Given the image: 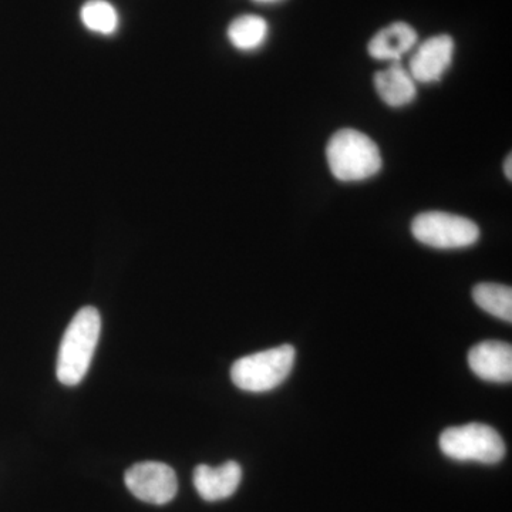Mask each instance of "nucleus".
Here are the masks:
<instances>
[{"label": "nucleus", "mask_w": 512, "mask_h": 512, "mask_svg": "<svg viewBox=\"0 0 512 512\" xmlns=\"http://www.w3.org/2000/svg\"><path fill=\"white\" fill-rule=\"evenodd\" d=\"M101 316L93 306H84L64 332L57 357L56 375L64 386H77L92 365L99 343Z\"/></svg>", "instance_id": "f257e3e1"}, {"label": "nucleus", "mask_w": 512, "mask_h": 512, "mask_svg": "<svg viewBox=\"0 0 512 512\" xmlns=\"http://www.w3.org/2000/svg\"><path fill=\"white\" fill-rule=\"evenodd\" d=\"M330 171L340 181H363L379 173L382 154L375 141L365 133L345 128L330 138L326 147Z\"/></svg>", "instance_id": "f03ea898"}, {"label": "nucleus", "mask_w": 512, "mask_h": 512, "mask_svg": "<svg viewBox=\"0 0 512 512\" xmlns=\"http://www.w3.org/2000/svg\"><path fill=\"white\" fill-rule=\"evenodd\" d=\"M295 349L291 345L242 357L232 365L231 379L245 392L265 393L285 382L292 372Z\"/></svg>", "instance_id": "7ed1b4c3"}, {"label": "nucleus", "mask_w": 512, "mask_h": 512, "mask_svg": "<svg viewBox=\"0 0 512 512\" xmlns=\"http://www.w3.org/2000/svg\"><path fill=\"white\" fill-rule=\"evenodd\" d=\"M440 448L444 456L457 461H477L497 464L505 456L503 437L487 424L470 423L450 427L440 436Z\"/></svg>", "instance_id": "20e7f679"}, {"label": "nucleus", "mask_w": 512, "mask_h": 512, "mask_svg": "<svg viewBox=\"0 0 512 512\" xmlns=\"http://www.w3.org/2000/svg\"><path fill=\"white\" fill-rule=\"evenodd\" d=\"M412 232L421 244L437 249L468 248L480 239L476 222L440 211L417 215L412 222Z\"/></svg>", "instance_id": "39448f33"}, {"label": "nucleus", "mask_w": 512, "mask_h": 512, "mask_svg": "<svg viewBox=\"0 0 512 512\" xmlns=\"http://www.w3.org/2000/svg\"><path fill=\"white\" fill-rule=\"evenodd\" d=\"M130 493L144 503L164 505L177 495L178 480L170 466L158 461H143L128 468L124 474Z\"/></svg>", "instance_id": "423d86ee"}, {"label": "nucleus", "mask_w": 512, "mask_h": 512, "mask_svg": "<svg viewBox=\"0 0 512 512\" xmlns=\"http://www.w3.org/2000/svg\"><path fill=\"white\" fill-rule=\"evenodd\" d=\"M453 55L454 40L448 35L433 36L421 43L409 64L414 82H439L453 62Z\"/></svg>", "instance_id": "0eeeda50"}, {"label": "nucleus", "mask_w": 512, "mask_h": 512, "mask_svg": "<svg viewBox=\"0 0 512 512\" xmlns=\"http://www.w3.org/2000/svg\"><path fill=\"white\" fill-rule=\"evenodd\" d=\"M468 365L480 379L487 382L511 383V345L498 340L478 343L468 353Z\"/></svg>", "instance_id": "6e6552de"}, {"label": "nucleus", "mask_w": 512, "mask_h": 512, "mask_svg": "<svg viewBox=\"0 0 512 512\" xmlns=\"http://www.w3.org/2000/svg\"><path fill=\"white\" fill-rule=\"evenodd\" d=\"M194 487L202 500L208 503L227 500L238 490L242 480V468L237 461H227L220 467L201 464L194 470Z\"/></svg>", "instance_id": "1a4fd4ad"}, {"label": "nucleus", "mask_w": 512, "mask_h": 512, "mask_svg": "<svg viewBox=\"0 0 512 512\" xmlns=\"http://www.w3.org/2000/svg\"><path fill=\"white\" fill-rule=\"evenodd\" d=\"M417 43V33L412 26L396 22L377 32L370 40L369 55L377 60L400 62Z\"/></svg>", "instance_id": "9d476101"}, {"label": "nucleus", "mask_w": 512, "mask_h": 512, "mask_svg": "<svg viewBox=\"0 0 512 512\" xmlns=\"http://www.w3.org/2000/svg\"><path fill=\"white\" fill-rule=\"evenodd\" d=\"M376 92L390 107H403L412 103L417 96L416 82L409 69L400 62H394L382 72L375 74Z\"/></svg>", "instance_id": "9b49d317"}, {"label": "nucleus", "mask_w": 512, "mask_h": 512, "mask_svg": "<svg viewBox=\"0 0 512 512\" xmlns=\"http://www.w3.org/2000/svg\"><path fill=\"white\" fill-rule=\"evenodd\" d=\"M268 32L269 26L264 18L244 15L232 20L228 28V39L235 49L252 52L264 45Z\"/></svg>", "instance_id": "f8f14e48"}, {"label": "nucleus", "mask_w": 512, "mask_h": 512, "mask_svg": "<svg viewBox=\"0 0 512 512\" xmlns=\"http://www.w3.org/2000/svg\"><path fill=\"white\" fill-rule=\"evenodd\" d=\"M84 28L101 36H111L119 30L120 16L107 0H89L80 10Z\"/></svg>", "instance_id": "ddd939ff"}, {"label": "nucleus", "mask_w": 512, "mask_h": 512, "mask_svg": "<svg viewBox=\"0 0 512 512\" xmlns=\"http://www.w3.org/2000/svg\"><path fill=\"white\" fill-rule=\"evenodd\" d=\"M474 302L495 318L512 322V289L500 284H478L473 289Z\"/></svg>", "instance_id": "4468645a"}, {"label": "nucleus", "mask_w": 512, "mask_h": 512, "mask_svg": "<svg viewBox=\"0 0 512 512\" xmlns=\"http://www.w3.org/2000/svg\"><path fill=\"white\" fill-rule=\"evenodd\" d=\"M511 164H512L511 156H508L507 160H505V163H504V173H505V177H507L508 180H511V178H512Z\"/></svg>", "instance_id": "2eb2a0df"}, {"label": "nucleus", "mask_w": 512, "mask_h": 512, "mask_svg": "<svg viewBox=\"0 0 512 512\" xmlns=\"http://www.w3.org/2000/svg\"><path fill=\"white\" fill-rule=\"evenodd\" d=\"M254 2H258V3H274V2H278V0H254Z\"/></svg>", "instance_id": "dca6fc26"}]
</instances>
